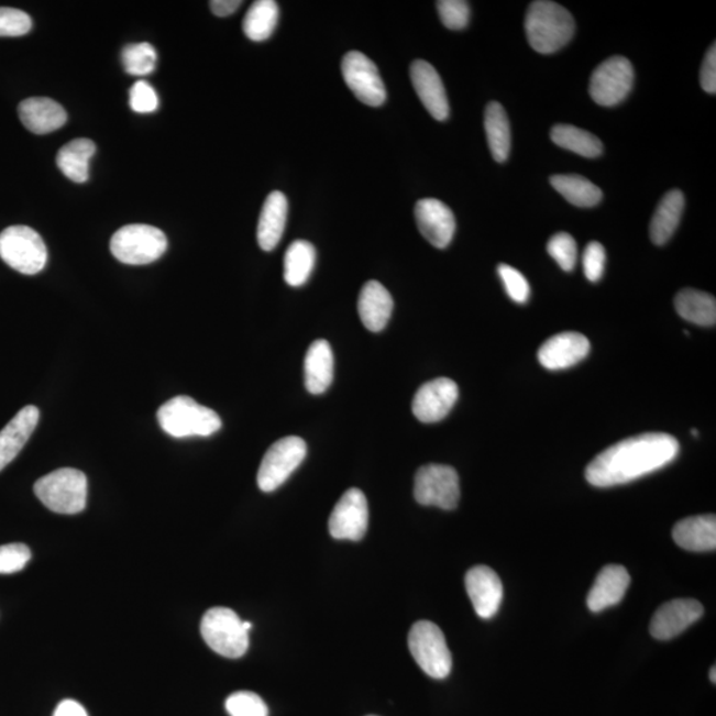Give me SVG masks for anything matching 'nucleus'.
Here are the masks:
<instances>
[{"label":"nucleus","mask_w":716,"mask_h":716,"mask_svg":"<svg viewBox=\"0 0 716 716\" xmlns=\"http://www.w3.org/2000/svg\"><path fill=\"white\" fill-rule=\"evenodd\" d=\"M307 456V443L299 437H286L275 442L263 456L257 471V486L273 493L298 469Z\"/></svg>","instance_id":"1a4fd4ad"},{"label":"nucleus","mask_w":716,"mask_h":716,"mask_svg":"<svg viewBox=\"0 0 716 716\" xmlns=\"http://www.w3.org/2000/svg\"><path fill=\"white\" fill-rule=\"evenodd\" d=\"M415 498L422 506L455 509L461 498L460 476L444 464H426L416 474Z\"/></svg>","instance_id":"9d476101"},{"label":"nucleus","mask_w":716,"mask_h":716,"mask_svg":"<svg viewBox=\"0 0 716 716\" xmlns=\"http://www.w3.org/2000/svg\"><path fill=\"white\" fill-rule=\"evenodd\" d=\"M460 397L456 383L448 377L429 381L421 386L412 399V415L423 423L442 421L453 410Z\"/></svg>","instance_id":"4468645a"},{"label":"nucleus","mask_w":716,"mask_h":716,"mask_svg":"<svg viewBox=\"0 0 716 716\" xmlns=\"http://www.w3.org/2000/svg\"><path fill=\"white\" fill-rule=\"evenodd\" d=\"M241 0H212L210 9L217 16H230L241 8Z\"/></svg>","instance_id":"a18cd8bd"},{"label":"nucleus","mask_w":716,"mask_h":716,"mask_svg":"<svg viewBox=\"0 0 716 716\" xmlns=\"http://www.w3.org/2000/svg\"><path fill=\"white\" fill-rule=\"evenodd\" d=\"M416 221L426 241L437 249H447L455 234V217L448 205L426 198L416 205Z\"/></svg>","instance_id":"dca6fc26"},{"label":"nucleus","mask_w":716,"mask_h":716,"mask_svg":"<svg viewBox=\"0 0 716 716\" xmlns=\"http://www.w3.org/2000/svg\"><path fill=\"white\" fill-rule=\"evenodd\" d=\"M201 635L216 653L225 658H239L249 649V630L234 610L212 608L205 613Z\"/></svg>","instance_id":"6e6552de"},{"label":"nucleus","mask_w":716,"mask_h":716,"mask_svg":"<svg viewBox=\"0 0 716 716\" xmlns=\"http://www.w3.org/2000/svg\"><path fill=\"white\" fill-rule=\"evenodd\" d=\"M551 185L568 202L577 208H595L603 201L602 189L577 174H558L551 177Z\"/></svg>","instance_id":"7c9ffc66"},{"label":"nucleus","mask_w":716,"mask_h":716,"mask_svg":"<svg viewBox=\"0 0 716 716\" xmlns=\"http://www.w3.org/2000/svg\"><path fill=\"white\" fill-rule=\"evenodd\" d=\"M464 583L476 615L483 619L493 618L503 599V585L496 572L486 565L471 568Z\"/></svg>","instance_id":"a211bd4d"},{"label":"nucleus","mask_w":716,"mask_h":716,"mask_svg":"<svg viewBox=\"0 0 716 716\" xmlns=\"http://www.w3.org/2000/svg\"><path fill=\"white\" fill-rule=\"evenodd\" d=\"M54 716H88L86 708L80 703L73 700H66L56 707Z\"/></svg>","instance_id":"49530a36"},{"label":"nucleus","mask_w":716,"mask_h":716,"mask_svg":"<svg viewBox=\"0 0 716 716\" xmlns=\"http://www.w3.org/2000/svg\"><path fill=\"white\" fill-rule=\"evenodd\" d=\"M316 263V250L307 241H295L284 256V280L288 286L300 287L311 276Z\"/></svg>","instance_id":"2f4dec72"},{"label":"nucleus","mask_w":716,"mask_h":716,"mask_svg":"<svg viewBox=\"0 0 716 716\" xmlns=\"http://www.w3.org/2000/svg\"><path fill=\"white\" fill-rule=\"evenodd\" d=\"M685 210V196L680 190L669 191L657 206L653 218L650 222L651 242L657 246H663L674 235L679 228L681 218Z\"/></svg>","instance_id":"bb28decb"},{"label":"nucleus","mask_w":716,"mask_h":716,"mask_svg":"<svg viewBox=\"0 0 716 716\" xmlns=\"http://www.w3.org/2000/svg\"><path fill=\"white\" fill-rule=\"evenodd\" d=\"M288 216L287 197L280 191L271 192L263 205L257 223V243L264 251H273L280 243Z\"/></svg>","instance_id":"393cba45"},{"label":"nucleus","mask_w":716,"mask_h":716,"mask_svg":"<svg viewBox=\"0 0 716 716\" xmlns=\"http://www.w3.org/2000/svg\"><path fill=\"white\" fill-rule=\"evenodd\" d=\"M674 305L682 319L701 327L715 326L716 301L714 296L687 288L675 296Z\"/></svg>","instance_id":"c756f323"},{"label":"nucleus","mask_w":716,"mask_h":716,"mask_svg":"<svg viewBox=\"0 0 716 716\" xmlns=\"http://www.w3.org/2000/svg\"><path fill=\"white\" fill-rule=\"evenodd\" d=\"M370 525V508L365 495L351 488L341 496L329 518V532L338 540L359 541L365 537Z\"/></svg>","instance_id":"ddd939ff"},{"label":"nucleus","mask_w":716,"mask_h":716,"mask_svg":"<svg viewBox=\"0 0 716 716\" xmlns=\"http://www.w3.org/2000/svg\"><path fill=\"white\" fill-rule=\"evenodd\" d=\"M606 253L602 243L591 242L583 255V267L586 279L596 283L602 279L605 271Z\"/></svg>","instance_id":"37998d69"},{"label":"nucleus","mask_w":716,"mask_h":716,"mask_svg":"<svg viewBox=\"0 0 716 716\" xmlns=\"http://www.w3.org/2000/svg\"><path fill=\"white\" fill-rule=\"evenodd\" d=\"M341 73L348 87L365 106L379 107L386 100V88L376 64L364 54L352 51L341 63Z\"/></svg>","instance_id":"f8f14e48"},{"label":"nucleus","mask_w":716,"mask_h":716,"mask_svg":"<svg viewBox=\"0 0 716 716\" xmlns=\"http://www.w3.org/2000/svg\"><path fill=\"white\" fill-rule=\"evenodd\" d=\"M412 87L428 112L438 121L448 120L450 113L447 89L441 76L428 62L416 60L410 67Z\"/></svg>","instance_id":"6ab92c4d"},{"label":"nucleus","mask_w":716,"mask_h":716,"mask_svg":"<svg viewBox=\"0 0 716 716\" xmlns=\"http://www.w3.org/2000/svg\"><path fill=\"white\" fill-rule=\"evenodd\" d=\"M630 585L627 568L610 564L599 571L593 584L586 605L593 613H599L623 602Z\"/></svg>","instance_id":"aec40b11"},{"label":"nucleus","mask_w":716,"mask_h":716,"mask_svg":"<svg viewBox=\"0 0 716 716\" xmlns=\"http://www.w3.org/2000/svg\"><path fill=\"white\" fill-rule=\"evenodd\" d=\"M551 140L563 150L586 158L602 156L604 152L603 142L596 135L572 125L560 124L553 126Z\"/></svg>","instance_id":"72a5a7b5"},{"label":"nucleus","mask_w":716,"mask_h":716,"mask_svg":"<svg viewBox=\"0 0 716 716\" xmlns=\"http://www.w3.org/2000/svg\"><path fill=\"white\" fill-rule=\"evenodd\" d=\"M591 352L590 340L582 333L564 332L540 346L539 363L548 371H563L582 363Z\"/></svg>","instance_id":"f3484780"},{"label":"nucleus","mask_w":716,"mask_h":716,"mask_svg":"<svg viewBox=\"0 0 716 716\" xmlns=\"http://www.w3.org/2000/svg\"><path fill=\"white\" fill-rule=\"evenodd\" d=\"M161 429L174 438L210 437L222 428L217 412L198 404L191 397L169 399L157 411Z\"/></svg>","instance_id":"7ed1b4c3"},{"label":"nucleus","mask_w":716,"mask_h":716,"mask_svg":"<svg viewBox=\"0 0 716 716\" xmlns=\"http://www.w3.org/2000/svg\"><path fill=\"white\" fill-rule=\"evenodd\" d=\"M485 129L489 151L496 163H506L511 152V128L505 108L493 101L486 108Z\"/></svg>","instance_id":"c85d7f7f"},{"label":"nucleus","mask_w":716,"mask_h":716,"mask_svg":"<svg viewBox=\"0 0 716 716\" xmlns=\"http://www.w3.org/2000/svg\"><path fill=\"white\" fill-rule=\"evenodd\" d=\"M18 112L23 125L35 134L53 133L68 120L66 109L47 98L24 100L19 104Z\"/></svg>","instance_id":"5701e85b"},{"label":"nucleus","mask_w":716,"mask_h":716,"mask_svg":"<svg viewBox=\"0 0 716 716\" xmlns=\"http://www.w3.org/2000/svg\"><path fill=\"white\" fill-rule=\"evenodd\" d=\"M41 418L36 406H25L11 419L5 428L0 431V471L15 460L21 453L30 437L34 433Z\"/></svg>","instance_id":"412c9836"},{"label":"nucleus","mask_w":716,"mask_h":716,"mask_svg":"<svg viewBox=\"0 0 716 716\" xmlns=\"http://www.w3.org/2000/svg\"><path fill=\"white\" fill-rule=\"evenodd\" d=\"M0 257L23 275H36L48 260L43 238L27 225H11L0 234Z\"/></svg>","instance_id":"423d86ee"},{"label":"nucleus","mask_w":716,"mask_h":716,"mask_svg":"<svg viewBox=\"0 0 716 716\" xmlns=\"http://www.w3.org/2000/svg\"><path fill=\"white\" fill-rule=\"evenodd\" d=\"M709 680H712L713 683H716V669H715V667H713L712 672H709Z\"/></svg>","instance_id":"de8ad7c7"},{"label":"nucleus","mask_w":716,"mask_h":716,"mask_svg":"<svg viewBox=\"0 0 716 716\" xmlns=\"http://www.w3.org/2000/svg\"><path fill=\"white\" fill-rule=\"evenodd\" d=\"M635 84V69L624 56H613L593 70L590 93L603 107H615L628 98Z\"/></svg>","instance_id":"9b49d317"},{"label":"nucleus","mask_w":716,"mask_h":716,"mask_svg":"<svg viewBox=\"0 0 716 716\" xmlns=\"http://www.w3.org/2000/svg\"><path fill=\"white\" fill-rule=\"evenodd\" d=\"M122 64L129 75L146 76L156 69V48L150 43L129 44L121 54Z\"/></svg>","instance_id":"f704fd0d"},{"label":"nucleus","mask_w":716,"mask_h":716,"mask_svg":"<svg viewBox=\"0 0 716 716\" xmlns=\"http://www.w3.org/2000/svg\"><path fill=\"white\" fill-rule=\"evenodd\" d=\"M498 273L506 288V293L515 302L525 305L530 299L531 288L525 275L520 271L508 266V264H500Z\"/></svg>","instance_id":"4c0bfd02"},{"label":"nucleus","mask_w":716,"mask_h":716,"mask_svg":"<svg viewBox=\"0 0 716 716\" xmlns=\"http://www.w3.org/2000/svg\"><path fill=\"white\" fill-rule=\"evenodd\" d=\"M230 716H268V707L260 695L251 692H238L225 701Z\"/></svg>","instance_id":"e433bc0d"},{"label":"nucleus","mask_w":716,"mask_h":716,"mask_svg":"<svg viewBox=\"0 0 716 716\" xmlns=\"http://www.w3.org/2000/svg\"><path fill=\"white\" fill-rule=\"evenodd\" d=\"M692 434H693L694 437H698V436H700V434H698V430L693 429V430H692Z\"/></svg>","instance_id":"09e8293b"},{"label":"nucleus","mask_w":716,"mask_h":716,"mask_svg":"<svg viewBox=\"0 0 716 716\" xmlns=\"http://www.w3.org/2000/svg\"><path fill=\"white\" fill-rule=\"evenodd\" d=\"M279 21V5L274 0H257L243 19L244 34L253 42H263L274 34Z\"/></svg>","instance_id":"473e14b6"},{"label":"nucleus","mask_w":716,"mask_h":716,"mask_svg":"<svg viewBox=\"0 0 716 716\" xmlns=\"http://www.w3.org/2000/svg\"><path fill=\"white\" fill-rule=\"evenodd\" d=\"M409 650L418 667L436 680H444L453 668L447 638L438 625L418 621L409 634Z\"/></svg>","instance_id":"0eeeda50"},{"label":"nucleus","mask_w":716,"mask_h":716,"mask_svg":"<svg viewBox=\"0 0 716 716\" xmlns=\"http://www.w3.org/2000/svg\"><path fill=\"white\" fill-rule=\"evenodd\" d=\"M129 104L134 112L152 113L157 111L159 100L156 90L150 82L139 80L133 84L131 92H129Z\"/></svg>","instance_id":"a19ab883"},{"label":"nucleus","mask_w":716,"mask_h":716,"mask_svg":"<svg viewBox=\"0 0 716 716\" xmlns=\"http://www.w3.org/2000/svg\"><path fill=\"white\" fill-rule=\"evenodd\" d=\"M680 454V443L664 433L628 438L598 454L585 470L586 481L595 487L625 485L667 467Z\"/></svg>","instance_id":"f257e3e1"},{"label":"nucleus","mask_w":716,"mask_h":716,"mask_svg":"<svg viewBox=\"0 0 716 716\" xmlns=\"http://www.w3.org/2000/svg\"><path fill=\"white\" fill-rule=\"evenodd\" d=\"M441 21L449 30H463L470 21V5L463 0H440L437 2Z\"/></svg>","instance_id":"58836bf2"},{"label":"nucleus","mask_w":716,"mask_h":716,"mask_svg":"<svg viewBox=\"0 0 716 716\" xmlns=\"http://www.w3.org/2000/svg\"><path fill=\"white\" fill-rule=\"evenodd\" d=\"M34 492L45 507L62 515H75L87 506L88 481L76 469H60L41 477Z\"/></svg>","instance_id":"20e7f679"},{"label":"nucleus","mask_w":716,"mask_h":716,"mask_svg":"<svg viewBox=\"0 0 716 716\" xmlns=\"http://www.w3.org/2000/svg\"><path fill=\"white\" fill-rule=\"evenodd\" d=\"M701 84L702 88L707 93H716V45L715 43L709 47L703 60L701 69Z\"/></svg>","instance_id":"c03bdc74"},{"label":"nucleus","mask_w":716,"mask_h":716,"mask_svg":"<svg viewBox=\"0 0 716 716\" xmlns=\"http://www.w3.org/2000/svg\"><path fill=\"white\" fill-rule=\"evenodd\" d=\"M393 307L395 302L383 284L376 280L365 283L359 296L357 309L366 329L374 333L383 331L392 318Z\"/></svg>","instance_id":"4be33fe9"},{"label":"nucleus","mask_w":716,"mask_h":716,"mask_svg":"<svg viewBox=\"0 0 716 716\" xmlns=\"http://www.w3.org/2000/svg\"><path fill=\"white\" fill-rule=\"evenodd\" d=\"M166 250V235L150 224L124 225L111 239V251L115 260L131 266L156 262Z\"/></svg>","instance_id":"39448f33"},{"label":"nucleus","mask_w":716,"mask_h":716,"mask_svg":"<svg viewBox=\"0 0 716 716\" xmlns=\"http://www.w3.org/2000/svg\"><path fill=\"white\" fill-rule=\"evenodd\" d=\"M32 29L30 15L11 8H0V36H23Z\"/></svg>","instance_id":"ea45409f"},{"label":"nucleus","mask_w":716,"mask_h":716,"mask_svg":"<svg viewBox=\"0 0 716 716\" xmlns=\"http://www.w3.org/2000/svg\"><path fill=\"white\" fill-rule=\"evenodd\" d=\"M526 34L528 43L537 53L553 54L571 42L575 34V21L563 5L538 0L528 8Z\"/></svg>","instance_id":"f03ea898"},{"label":"nucleus","mask_w":716,"mask_h":716,"mask_svg":"<svg viewBox=\"0 0 716 716\" xmlns=\"http://www.w3.org/2000/svg\"><path fill=\"white\" fill-rule=\"evenodd\" d=\"M31 559L30 548L15 543L0 547V573L9 575L22 571Z\"/></svg>","instance_id":"79ce46f5"},{"label":"nucleus","mask_w":716,"mask_h":716,"mask_svg":"<svg viewBox=\"0 0 716 716\" xmlns=\"http://www.w3.org/2000/svg\"><path fill=\"white\" fill-rule=\"evenodd\" d=\"M703 616V606L692 598L673 599L656 612L650 634L657 640L668 641L680 636Z\"/></svg>","instance_id":"2eb2a0df"},{"label":"nucleus","mask_w":716,"mask_h":716,"mask_svg":"<svg viewBox=\"0 0 716 716\" xmlns=\"http://www.w3.org/2000/svg\"><path fill=\"white\" fill-rule=\"evenodd\" d=\"M93 141L77 139L64 145L57 153L56 164L64 176L76 184L87 183L89 178V163L95 156Z\"/></svg>","instance_id":"cd10ccee"},{"label":"nucleus","mask_w":716,"mask_h":716,"mask_svg":"<svg viewBox=\"0 0 716 716\" xmlns=\"http://www.w3.org/2000/svg\"><path fill=\"white\" fill-rule=\"evenodd\" d=\"M676 546L692 552L715 551L716 518L715 515L692 516L676 522L673 530Z\"/></svg>","instance_id":"b1692460"},{"label":"nucleus","mask_w":716,"mask_h":716,"mask_svg":"<svg viewBox=\"0 0 716 716\" xmlns=\"http://www.w3.org/2000/svg\"><path fill=\"white\" fill-rule=\"evenodd\" d=\"M548 254L553 257L561 269L571 273L576 267L577 262V244L575 238L566 232H559L553 235L547 244Z\"/></svg>","instance_id":"c9c22d12"},{"label":"nucleus","mask_w":716,"mask_h":716,"mask_svg":"<svg viewBox=\"0 0 716 716\" xmlns=\"http://www.w3.org/2000/svg\"><path fill=\"white\" fill-rule=\"evenodd\" d=\"M370 716H374V715H370Z\"/></svg>","instance_id":"8fccbe9b"},{"label":"nucleus","mask_w":716,"mask_h":716,"mask_svg":"<svg viewBox=\"0 0 716 716\" xmlns=\"http://www.w3.org/2000/svg\"><path fill=\"white\" fill-rule=\"evenodd\" d=\"M334 359L331 344L318 340L309 346L305 360L306 388L311 395H322L333 381Z\"/></svg>","instance_id":"a878e982"}]
</instances>
